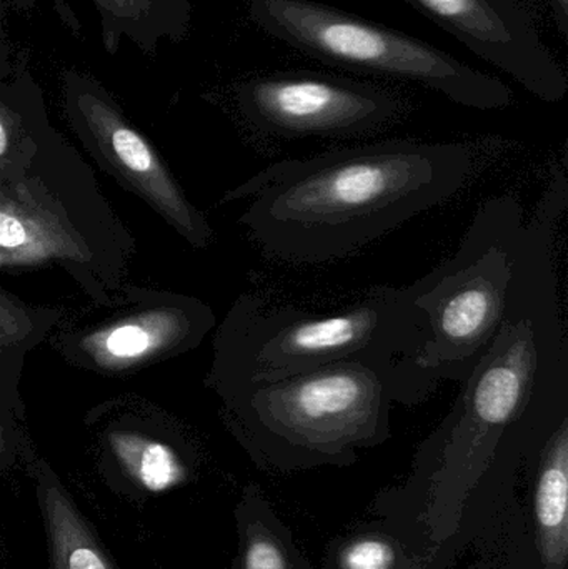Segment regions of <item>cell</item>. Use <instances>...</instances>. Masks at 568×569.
<instances>
[{"mask_svg": "<svg viewBox=\"0 0 568 569\" xmlns=\"http://www.w3.org/2000/svg\"><path fill=\"white\" fill-rule=\"evenodd\" d=\"M252 22L329 66L417 83L467 109L502 110L512 90L496 77L399 30L316 0H247Z\"/></svg>", "mask_w": 568, "mask_h": 569, "instance_id": "obj_6", "label": "cell"}, {"mask_svg": "<svg viewBox=\"0 0 568 569\" xmlns=\"http://www.w3.org/2000/svg\"><path fill=\"white\" fill-rule=\"evenodd\" d=\"M233 517L237 553L223 569H316L257 485L243 488Z\"/></svg>", "mask_w": 568, "mask_h": 569, "instance_id": "obj_14", "label": "cell"}, {"mask_svg": "<svg viewBox=\"0 0 568 569\" xmlns=\"http://www.w3.org/2000/svg\"><path fill=\"white\" fill-rule=\"evenodd\" d=\"M109 448L136 491L162 493L186 483L189 468L170 445L139 433L109 435Z\"/></svg>", "mask_w": 568, "mask_h": 569, "instance_id": "obj_18", "label": "cell"}, {"mask_svg": "<svg viewBox=\"0 0 568 569\" xmlns=\"http://www.w3.org/2000/svg\"><path fill=\"white\" fill-rule=\"evenodd\" d=\"M527 533L542 569H568V415L524 467Z\"/></svg>", "mask_w": 568, "mask_h": 569, "instance_id": "obj_11", "label": "cell"}, {"mask_svg": "<svg viewBox=\"0 0 568 569\" xmlns=\"http://www.w3.org/2000/svg\"><path fill=\"white\" fill-rule=\"evenodd\" d=\"M12 463V448H10L6 431H3L2 425H0V470L10 467Z\"/></svg>", "mask_w": 568, "mask_h": 569, "instance_id": "obj_22", "label": "cell"}, {"mask_svg": "<svg viewBox=\"0 0 568 569\" xmlns=\"http://www.w3.org/2000/svg\"><path fill=\"white\" fill-rule=\"evenodd\" d=\"M212 325L209 308L196 300H179L99 328L80 340V348L103 370H127L169 351L193 347Z\"/></svg>", "mask_w": 568, "mask_h": 569, "instance_id": "obj_10", "label": "cell"}, {"mask_svg": "<svg viewBox=\"0 0 568 569\" xmlns=\"http://www.w3.org/2000/svg\"><path fill=\"white\" fill-rule=\"evenodd\" d=\"M484 62L547 103L566 99V70L520 0H409Z\"/></svg>", "mask_w": 568, "mask_h": 569, "instance_id": "obj_9", "label": "cell"}, {"mask_svg": "<svg viewBox=\"0 0 568 569\" xmlns=\"http://www.w3.org/2000/svg\"><path fill=\"white\" fill-rule=\"evenodd\" d=\"M524 226L516 197H494L479 207L449 260L399 288L420 333L419 350L403 363L420 400L442 381L462 383L492 345L506 315Z\"/></svg>", "mask_w": 568, "mask_h": 569, "instance_id": "obj_4", "label": "cell"}, {"mask_svg": "<svg viewBox=\"0 0 568 569\" xmlns=\"http://www.w3.org/2000/svg\"><path fill=\"white\" fill-rule=\"evenodd\" d=\"M420 333L396 287H377L362 301L333 311L272 307L246 295L233 305L219 337L216 375L223 398L253 385L360 357L409 361Z\"/></svg>", "mask_w": 568, "mask_h": 569, "instance_id": "obj_5", "label": "cell"}, {"mask_svg": "<svg viewBox=\"0 0 568 569\" xmlns=\"http://www.w3.org/2000/svg\"><path fill=\"white\" fill-rule=\"evenodd\" d=\"M63 106L73 129L93 153L119 172L193 247H207L212 229L186 199L149 140L123 116L116 100L79 70L62 76Z\"/></svg>", "mask_w": 568, "mask_h": 569, "instance_id": "obj_8", "label": "cell"}, {"mask_svg": "<svg viewBox=\"0 0 568 569\" xmlns=\"http://www.w3.org/2000/svg\"><path fill=\"white\" fill-rule=\"evenodd\" d=\"M53 12L76 39L82 26L69 0H52ZM100 17L102 46L109 56L130 40L140 52L153 56L160 42H182L190 29L192 0H92Z\"/></svg>", "mask_w": 568, "mask_h": 569, "instance_id": "obj_12", "label": "cell"}, {"mask_svg": "<svg viewBox=\"0 0 568 569\" xmlns=\"http://www.w3.org/2000/svg\"><path fill=\"white\" fill-rule=\"evenodd\" d=\"M567 206V172L560 167L526 219L492 345L462 381L449 413L420 443L407 480L373 503V513L422 553L456 540L474 493L520 480L527 461L568 415V338L556 267L557 226Z\"/></svg>", "mask_w": 568, "mask_h": 569, "instance_id": "obj_1", "label": "cell"}, {"mask_svg": "<svg viewBox=\"0 0 568 569\" xmlns=\"http://www.w3.org/2000/svg\"><path fill=\"white\" fill-rule=\"evenodd\" d=\"M37 498L52 569H117L89 521L46 463L37 471Z\"/></svg>", "mask_w": 568, "mask_h": 569, "instance_id": "obj_15", "label": "cell"}, {"mask_svg": "<svg viewBox=\"0 0 568 569\" xmlns=\"http://www.w3.org/2000/svg\"><path fill=\"white\" fill-rule=\"evenodd\" d=\"M550 12H552L554 20L564 36H568V0H542Z\"/></svg>", "mask_w": 568, "mask_h": 569, "instance_id": "obj_21", "label": "cell"}, {"mask_svg": "<svg viewBox=\"0 0 568 569\" xmlns=\"http://www.w3.org/2000/svg\"><path fill=\"white\" fill-rule=\"evenodd\" d=\"M474 170L466 143L386 140L272 163L230 190L250 199L239 222L269 256L290 263L346 259L462 192Z\"/></svg>", "mask_w": 568, "mask_h": 569, "instance_id": "obj_2", "label": "cell"}, {"mask_svg": "<svg viewBox=\"0 0 568 569\" xmlns=\"http://www.w3.org/2000/svg\"><path fill=\"white\" fill-rule=\"evenodd\" d=\"M236 97L247 122L283 139L362 137L400 112L399 100L382 87L310 70L250 77Z\"/></svg>", "mask_w": 568, "mask_h": 569, "instance_id": "obj_7", "label": "cell"}, {"mask_svg": "<svg viewBox=\"0 0 568 569\" xmlns=\"http://www.w3.org/2000/svg\"><path fill=\"white\" fill-rule=\"evenodd\" d=\"M30 320L26 311L0 295V347H10L29 335Z\"/></svg>", "mask_w": 568, "mask_h": 569, "instance_id": "obj_19", "label": "cell"}, {"mask_svg": "<svg viewBox=\"0 0 568 569\" xmlns=\"http://www.w3.org/2000/svg\"><path fill=\"white\" fill-rule=\"evenodd\" d=\"M46 127L42 90L20 56L9 79L0 80V167L36 152Z\"/></svg>", "mask_w": 568, "mask_h": 569, "instance_id": "obj_17", "label": "cell"}, {"mask_svg": "<svg viewBox=\"0 0 568 569\" xmlns=\"http://www.w3.org/2000/svg\"><path fill=\"white\" fill-rule=\"evenodd\" d=\"M230 428L257 467L277 473L352 467L392 437L390 410L422 403L403 358L336 361L226 397Z\"/></svg>", "mask_w": 568, "mask_h": 569, "instance_id": "obj_3", "label": "cell"}, {"mask_svg": "<svg viewBox=\"0 0 568 569\" xmlns=\"http://www.w3.org/2000/svg\"><path fill=\"white\" fill-rule=\"evenodd\" d=\"M459 551L444 545L436 553L416 550L389 521L356 525L327 547L322 569H447Z\"/></svg>", "mask_w": 568, "mask_h": 569, "instance_id": "obj_13", "label": "cell"}, {"mask_svg": "<svg viewBox=\"0 0 568 569\" xmlns=\"http://www.w3.org/2000/svg\"><path fill=\"white\" fill-rule=\"evenodd\" d=\"M29 12L33 7V0H0V80L9 79L13 70L12 49H10L9 33H7V16L9 9Z\"/></svg>", "mask_w": 568, "mask_h": 569, "instance_id": "obj_20", "label": "cell"}, {"mask_svg": "<svg viewBox=\"0 0 568 569\" xmlns=\"http://www.w3.org/2000/svg\"><path fill=\"white\" fill-rule=\"evenodd\" d=\"M82 259V249L57 217L0 197V267Z\"/></svg>", "mask_w": 568, "mask_h": 569, "instance_id": "obj_16", "label": "cell"}]
</instances>
